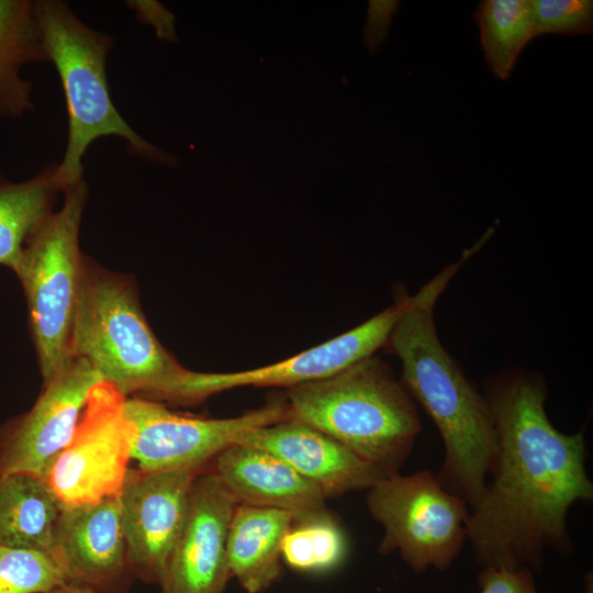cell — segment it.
Returning a JSON list of instances; mask_svg holds the SVG:
<instances>
[{"mask_svg": "<svg viewBox=\"0 0 593 593\" xmlns=\"http://www.w3.org/2000/svg\"><path fill=\"white\" fill-rule=\"evenodd\" d=\"M584 582H585V593H593L592 572L586 574Z\"/></svg>", "mask_w": 593, "mask_h": 593, "instance_id": "obj_29", "label": "cell"}, {"mask_svg": "<svg viewBox=\"0 0 593 593\" xmlns=\"http://www.w3.org/2000/svg\"><path fill=\"white\" fill-rule=\"evenodd\" d=\"M202 470H128L119 500L128 564L142 581L163 582Z\"/></svg>", "mask_w": 593, "mask_h": 593, "instance_id": "obj_11", "label": "cell"}, {"mask_svg": "<svg viewBox=\"0 0 593 593\" xmlns=\"http://www.w3.org/2000/svg\"><path fill=\"white\" fill-rule=\"evenodd\" d=\"M473 16L490 70L506 79L521 52L536 36L530 0H483Z\"/></svg>", "mask_w": 593, "mask_h": 593, "instance_id": "obj_21", "label": "cell"}, {"mask_svg": "<svg viewBox=\"0 0 593 593\" xmlns=\"http://www.w3.org/2000/svg\"><path fill=\"white\" fill-rule=\"evenodd\" d=\"M398 8L399 1L370 0L368 2L363 43L369 52L374 53L385 41L391 19Z\"/></svg>", "mask_w": 593, "mask_h": 593, "instance_id": "obj_26", "label": "cell"}, {"mask_svg": "<svg viewBox=\"0 0 593 593\" xmlns=\"http://www.w3.org/2000/svg\"><path fill=\"white\" fill-rule=\"evenodd\" d=\"M53 558L68 584L99 593H121L134 575L127 560L119 495L63 506Z\"/></svg>", "mask_w": 593, "mask_h": 593, "instance_id": "obj_14", "label": "cell"}, {"mask_svg": "<svg viewBox=\"0 0 593 593\" xmlns=\"http://www.w3.org/2000/svg\"><path fill=\"white\" fill-rule=\"evenodd\" d=\"M497 436L492 480L470 510L467 539L481 568L539 571L546 548L571 552L567 513L593 499L583 432L566 435L549 421L536 377L504 374L486 394Z\"/></svg>", "mask_w": 593, "mask_h": 593, "instance_id": "obj_1", "label": "cell"}, {"mask_svg": "<svg viewBox=\"0 0 593 593\" xmlns=\"http://www.w3.org/2000/svg\"><path fill=\"white\" fill-rule=\"evenodd\" d=\"M287 419L318 429L398 473L421 432L414 400L374 355L323 380L287 389Z\"/></svg>", "mask_w": 593, "mask_h": 593, "instance_id": "obj_4", "label": "cell"}, {"mask_svg": "<svg viewBox=\"0 0 593 593\" xmlns=\"http://www.w3.org/2000/svg\"><path fill=\"white\" fill-rule=\"evenodd\" d=\"M213 472L238 504L278 508L295 514L325 508L326 497L277 456L234 443L214 459Z\"/></svg>", "mask_w": 593, "mask_h": 593, "instance_id": "obj_16", "label": "cell"}, {"mask_svg": "<svg viewBox=\"0 0 593 593\" xmlns=\"http://www.w3.org/2000/svg\"><path fill=\"white\" fill-rule=\"evenodd\" d=\"M130 4L141 21L155 27L157 36L167 42H176L175 16L157 1H133Z\"/></svg>", "mask_w": 593, "mask_h": 593, "instance_id": "obj_27", "label": "cell"}, {"mask_svg": "<svg viewBox=\"0 0 593 593\" xmlns=\"http://www.w3.org/2000/svg\"><path fill=\"white\" fill-rule=\"evenodd\" d=\"M61 204L29 239L15 272L23 288L29 324L43 382L71 356V335L85 254L79 233L88 187H66Z\"/></svg>", "mask_w": 593, "mask_h": 593, "instance_id": "obj_6", "label": "cell"}, {"mask_svg": "<svg viewBox=\"0 0 593 593\" xmlns=\"http://www.w3.org/2000/svg\"><path fill=\"white\" fill-rule=\"evenodd\" d=\"M102 378L77 355L46 382L26 413L0 426V474L32 473L44 478L70 441L90 389Z\"/></svg>", "mask_w": 593, "mask_h": 593, "instance_id": "obj_12", "label": "cell"}, {"mask_svg": "<svg viewBox=\"0 0 593 593\" xmlns=\"http://www.w3.org/2000/svg\"><path fill=\"white\" fill-rule=\"evenodd\" d=\"M125 399L103 380L90 389L70 441L44 477L63 506L93 504L120 494L135 434Z\"/></svg>", "mask_w": 593, "mask_h": 593, "instance_id": "obj_8", "label": "cell"}, {"mask_svg": "<svg viewBox=\"0 0 593 593\" xmlns=\"http://www.w3.org/2000/svg\"><path fill=\"white\" fill-rule=\"evenodd\" d=\"M71 355L87 359L124 396L170 401L188 373L158 340L133 277L85 255Z\"/></svg>", "mask_w": 593, "mask_h": 593, "instance_id": "obj_3", "label": "cell"}, {"mask_svg": "<svg viewBox=\"0 0 593 593\" xmlns=\"http://www.w3.org/2000/svg\"><path fill=\"white\" fill-rule=\"evenodd\" d=\"M47 61L34 1L0 0V118L20 119L33 111V86L21 69Z\"/></svg>", "mask_w": 593, "mask_h": 593, "instance_id": "obj_19", "label": "cell"}, {"mask_svg": "<svg viewBox=\"0 0 593 593\" xmlns=\"http://www.w3.org/2000/svg\"><path fill=\"white\" fill-rule=\"evenodd\" d=\"M48 61L58 74L66 101L68 137L56 178L64 189L83 179L82 158L96 139L120 137L131 154L169 167L178 159L141 137L115 108L105 72L114 38L83 23L60 0L34 1Z\"/></svg>", "mask_w": 593, "mask_h": 593, "instance_id": "obj_5", "label": "cell"}, {"mask_svg": "<svg viewBox=\"0 0 593 593\" xmlns=\"http://www.w3.org/2000/svg\"><path fill=\"white\" fill-rule=\"evenodd\" d=\"M51 593H99V592L88 589V588H83V586L66 584L61 588L56 589L55 591Z\"/></svg>", "mask_w": 593, "mask_h": 593, "instance_id": "obj_28", "label": "cell"}, {"mask_svg": "<svg viewBox=\"0 0 593 593\" xmlns=\"http://www.w3.org/2000/svg\"><path fill=\"white\" fill-rule=\"evenodd\" d=\"M66 584L51 555L0 546V593H51Z\"/></svg>", "mask_w": 593, "mask_h": 593, "instance_id": "obj_23", "label": "cell"}, {"mask_svg": "<svg viewBox=\"0 0 593 593\" xmlns=\"http://www.w3.org/2000/svg\"><path fill=\"white\" fill-rule=\"evenodd\" d=\"M367 506L383 527L379 552L398 551L417 573L449 569L467 539L469 506L429 471L383 475L368 489Z\"/></svg>", "mask_w": 593, "mask_h": 593, "instance_id": "obj_7", "label": "cell"}, {"mask_svg": "<svg viewBox=\"0 0 593 593\" xmlns=\"http://www.w3.org/2000/svg\"><path fill=\"white\" fill-rule=\"evenodd\" d=\"M347 552L346 535L326 508L295 514L281 544L282 562L302 573L334 571Z\"/></svg>", "mask_w": 593, "mask_h": 593, "instance_id": "obj_22", "label": "cell"}, {"mask_svg": "<svg viewBox=\"0 0 593 593\" xmlns=\"http://www.w3.org/2000/svg\"><path fill=\"white\" fill-rule=\"evenodd\" d=\"M124 409L135 427L132 459L145 471L203 469L243 434L287 419L282 400L230 418L186 415L141 396H127Z\"/></svg>", "mask_w": 593, "mask_h": 593, "instance_id": "obj_9", "label": "cell"}, {"mask_svg": "<svg viewBox=\"0 0 593 593\" xmlns=\"http://www.w3.org/2000/svg\"><path fill=\"white\" fill-rule=\"evenodd\" d=\"M57 163L23 181L0 176V266L14 273L32 235L55 211L64 187L56 178Z\"/></svg>", "mask_w": 593, "mask_h": 593, "instance_id": "obj_20", "label": "cell"}, {"mask_svg": "<svg viewBox=\"0 0 593 593\" xmlns=\"http://www.w3.org/2000/svg\"><path fill=\"white\" fill-rule=\"evenodd\" d=\"M478 593H539L528 568H481Z\"/></svg>", "mask_w": 593, "mask_h": 593, "instance_id": "obj_25", "label": "cell"}, {"mask_svg": "<svg viewBox=\"0 0 593 593\" xmlns=\"http://www.w3.org/2000/svg\"><path fill=\"white\" fill-rule=\"evenodd\" d=\"M294 514L288 511L238 504L227 536L232 578L247 593H262L283 575L282 539Z\"/></svg>", "mask_w": 593, "mask_h": 593, "instance_id": "obj_17", "label": "cell"}, {"mask_svg": "<svg viewBox=\"0 0 593 593\" xmlns=\"http://www.w3.org/2000/svg\"><path fill=\"white\" fill-rule=\"evenodd\" d=\"M61 508L44 478L25 472L0 474V546L53 557Z\"/></svg>", "mask_w": 593, "mask_h": 593, "instance_id": "obj_18", "label": "cell"}, {"mask_svg": "<svg viewBox=\"0 0 593 593\" xmlns=\"http://www.w3.org/2000/svg\"><path fill=\"white\" fill-rule=\"evenodd\" d=\"M236 443L277 456L313 483L326 499L368 490L384 475L336 439L292 419L251 429Z\"/></svg>", "mask_w": 593, "mask_h": 593, "instance_id": "obj_15", "label": "cell"}, {"mask_svg": "<svg viewBox=\"0 0 593 593\" xmlns=\"http://www.w3.org/2000/svg\"><path fill=\"white\" fill-rule=\"evenodd\" d=\"M237 500L213 472L193 480L187 519L160 593H223L232 573L227 536Z\"/></svg>", "mask_w": 593, "mask_h": 593, "instance_id": "obj_13", "label": "cell"}, {"mask_svg": "<svg viewBox=\"0 0 593 593\" xmlns=\"http://www.w3.org/2000/svg\"><path fill=\"white\" fill-rule=\"evenodd\" d=\"M409 300L410 295L403 292L394 304L355 328L276 363L226 373L190 370L176 403H199L213 394L242 387L290 389L329 378L384 347Z\"/></svg>", "mask_w": 593, "mask_h": 593, "instance_id": "obj_10", "label": "cell"}, {"mask_svg": "<svg viewBox=\"0 0 593 593\" xmlns=\"http://www.w3.org/2000/svg\"><path fill=\"white\" fill-rule=\"evenodd\" d=\"M530 2L536 36L592 34L593 2L591 0H530Z\"/></svg>", "mask_w": 593, "mask_h": 593, "instance_id": "obj_24", "label": "cell"}, {"mask_svg": "<svg viewBox=\"0 0 593 593\" xmlns=\"http://www.w3.org/2000/svg\"><path fill=\"white\" fill-rule=\"evenodd\" d=\"M479 248L462 257L410 296L384 345L402 365V384L434 421L445 459L436 475L471 510L484 492L497 455V436L486 398L466 378L441 346L434 306L451 277Z\"/></svg>", "mask_w": 593, "mask_h": 593, "instance_id": "obj_2", "label": "cell"}]
</instances>
